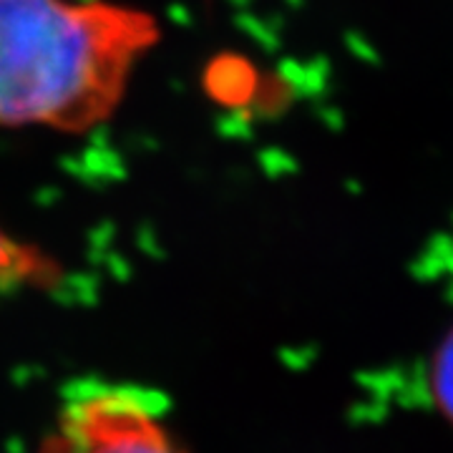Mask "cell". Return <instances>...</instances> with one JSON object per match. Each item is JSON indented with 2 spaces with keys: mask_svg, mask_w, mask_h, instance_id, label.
I'll return each instance as SVG.
<instances>
[{
  "mask_svg": "<svg viewBox=\"0 0 453 453\" xmlns=\"http://www.w3.org/2000/svg\"><path fill=\"white\" fill-rule=\"evenodd\" d=\"M56 275L53 259L43 257L41 250L26 244L8 234L0 226V288H18V285H35L46 282Z\"/></svg>",
  "mask_w": 453,
  "mask_h": 453,
  "instance_id": "obj_3",
  "label": "cell"
},
{
  "mask_svg": "<svg viewBox=\"0 0 453 453\" xmlns=\"http://www.w3.org/2000/svg\"><path fill=\"white\" fill-rule=\"evenodd\" d=\"M43 453H189L162 395L136 383L81 380L64 393Z\"/></svg>",
  "mask_w": 453,
  "mask_h": 453,
  "instance_id": "obj_2",
  "label": "cell"
},
{
  "mask_svg": "<svg viewBox=\"0 0 453 453\" xmlns=\"http://www.w3.org/2000/svg\"><path fill=\"white\" fill-rule=\"evenodd\" d=\"M426 388L438 416L453 428V325L443 333L431 353Z\"/></svg>",
  "mask_w": 453,
  "mask_h": 453,
  "instance_id": "obj_4",
  "label": "cell"
},
{
  "mask_svg": "<svg viewBox=\"0 0 453 453\" xmlns=\"http://www.w3.org/2000/svg\"><path fill=\"white\" fill-rule=\"evenodd\" d=\"M157 41V18L121 3L0 0V127L91 131Z\"/></svg>",
  "mask_w": 453,
  "mask_h": 453,
  "instance_id": "obj_1",
  "label": "cell"
}]
</instances>
